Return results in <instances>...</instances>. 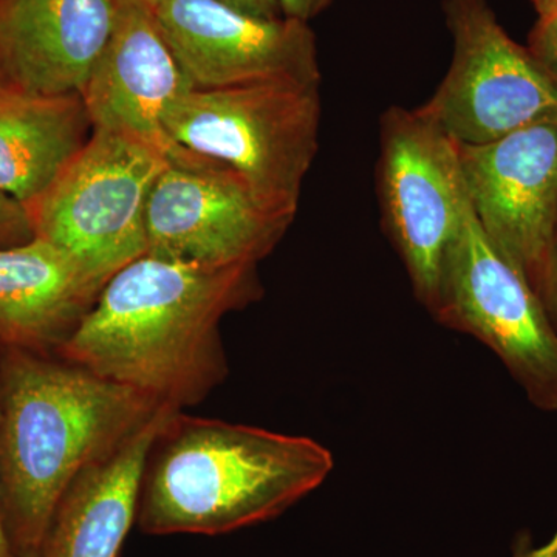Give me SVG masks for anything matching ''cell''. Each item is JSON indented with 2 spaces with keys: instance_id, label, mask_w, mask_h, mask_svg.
Listing matches in <instances>:
<instances>
[{
  "instance_id": "6da1fadb",
  "label": "cell",
  "mask_w": 557,
  "mask_h": 557,
  "mask_svg": "<svg viewBox=\"0 0 557 557\" xmlns=\"http://www.w3.org/2000/svg\"><path fill=\"white\" fill-rule=\"evenodd\" d=\"M260 298L252 263L207 269L145 255L106 282L58 354L182 410L228 375L223 318Z\"/></svg>"
},
{
  "instance_id": "7a4b0ae2",
  "label": "cell",
  "mask_w": 557,
  "mask_h": 557,
  "mask_svg": "<svg viewBox=\"0 0 557 557\" xmlns=\"http://www.w3.org/2000/svg\"><path fill=\"white\" fill-rule=\"evenodd\" d=\"M166 406L64 358L54 361L46 354L5 347L0 358V472L14 555L35 557L73 480Z\"/></svg>"
},
{
  "instance_id": "3957f363",
  "label": "cell",
  "mask_w": 557,
  "mask_h": 557,
  "mask_svg": "<svg viewBox=\"0 0 557 557\" xmlns=\"http://www.w3.org/2000/svg\"><path fill=\"white\" fill-rule=\"evenodd\" d=\"M321 443L175 410L143 474L137 525L149 536H219L277 518L329 478Z\"/></svg>"
},
{
  "instance_id": "277c9868",
  "label": "cell",
  "mask_w": 557,
  "mask_h": 557,
  "mask_svg": "<svg viewBox=\"0 0 557 557\" xmlns=\"http://www.w3.org/2000/svg\"><path fill=\"white\" fill-rule=\"evenodd\" d=\"M322 83L271 81L183 95L164 121L172 145L226 164L267 208L296 219L319 149Z\"/></svg>"
},
{
  "instance_id": "5b68a950",
  "label": "cell",
  "mask_w": 557,
  "mask_h": 557,
  "mask_svg": "<svg viewBox=\"0 0 557 557\" xmlns=\"http://www.w3.org/2000/svg\"><path fill=\"white\" fill-rule=\"evenodd\" d=\"M170 153L94 129L78 156L28 205L35 237L78 260L102 285L148 255L146 208Z\"/></svg>"
},
{
  "instance_id": "8992f818",
  "label": "cell",
  "mask_w": 557,
  "mask_h": 557,
  "mask_svg": "<svg viewBox=\"0 0 557 557\" xmlns=\"http://www.w3.org/2000/svg\"><path fill=\"white\" fill-rule=\"evenodd\" d=\"M432 317L504 362L531 405L557 412V335L530 282L487 239L469 200L440 270Z\"/></svg>"
},
{
  "instance_id": "52a82bcc",
  "label": "cell",
  "mask_w": 557,
  "mask_h": 557,
  "mask_svg": "<svg viewBox=\"0 0 557 557\" xmlns=\"http://www.w3.org/2000/svg\"><path fill=\"white\" fill-rule=\"evenodd\" d=\"M443 13L453 61L421 110L449 138L485 145L536 124H557V84L502 27L490 0H443Z\"/></svg>"
},
{
  "instance_id": "ba28073f",
  "label": "cell",
  "mask_w": 557,
  "mask_h": 557,
  "mask_svg": "<svg viewBox=\"0 0 557 557\" xmlns=\"http://www.w3.org/2000/svg\"><path fill=\"white\" fill-rule=\"evenodd\" d=\"M376 177L384 230L431 313L443 258L468 201L457 143L421 108H388L381 116Z\"/></svg>"
},
{
  "instance_id": "9c48e42d",
  "label": "cell",
  "mask_w": 557,
  "mask_h": 557,
  "mask_svg": "<svg viewBox=\"0 0 557 557\" xmlns=\"http://www.w3.org/2000/svg\"><path fill=\"white\" fill-rule=\"evenodd\" d=\"M293 222L226 164L174 146L149 194L148 255L207 269L259 265Z\"/></svg>"
},
{
  "instance_id": "30bf717a",
  "label": "cell",
  "mask_w": 557,
  "mask_h": 557,
  "mask_svg": "<svg viewBox=\"0 0 557 557\" xmlns=\"http://www.w3.org/2000/svg\"><path fill=\"white\" fill-rule=\"evenodd\" d=\"M152 14L190 89L322 83L317 35L306 22L252 16L220 0H164Z\"/></svg>"
},
{
  "instance_id": "8fae6325",
  "label": "cell",
  "mask_w": 557,
  "mask_h": 557,
  "mask_svg": "<svg viewBox=\"0 0 557 557\" xmlns=\"http://www.w3.org/2000/svg\"><path fill=\"white\" fill-rule=\"evenodd\" d=\"M479 225L536 288L557 225V124H536L485 145H457Z\"/></svg>"
},
{
  "instance_id": "7c38bea8",
  "label": "cell",
  "mask_w": 557,
  "mask_h": 557,
  "mask_svg": "<svg viewBox=\"0 0 557 557\" xmlns=\"http://www.w3.org/2000/svg\"><path fill=\"white\" fill-rule=\"evenodd\" d=\"M112 35L81 91L94 129L126 135L170 153L168 113L190 84L163 38L152 10L115 0Z\"/></svg>"
},
{
  "instance_id": "4fadbf2b",
  "label": "cell",
  "mask_w": 557,
  "mask_h": 557,
  "mask_svg": "<svg viewBox=\"0 0 557 557\" xmlns=\"http://www.w3.org/2000/svg\"><path fill=\"white\" fill-rule=\"evenodd\" d=\"M115 16V0H0V84L33 97L81 95Z\"/></svg>"
},
{
  "instance_id": "5bb4252c",
  "label": "cell",
  "mask_w": 557,
  "mask_h": 557,
  "mask_svg": "<svg viewBox=\"0 0 557 557\" xmlns=\"http://www.w3.org/2000/svg\"><path fill=\"white\" fill-rule=\"evenodd\" d=\"M175 408L166 406L120 448L73 480L35 557H120L137 523L146 461Z\"/></svg>"
},
{
  "instance_id": "9a60e30c",
  "label": "cell",
  "mask_w": 557,
  "mask_h": 557,
  "mask_svg": "<svg viewBox=\"0 0 557 557\" xmlns=\"http://www.w3.org/2000/svg\"><path fill=\"white\" fill-rule=\"evenodd\" d=\"M102 287L72 255L39 237L0 248V343L58 350Z\"/></svg>"
},
{
  "instance_id": "2e32d148",
  "label": "cell",
  "mask_w": 557,
  "mask_h": 557,
  "mask_svg": "<svg viewBox=\"0 0 557 557\" xmlns=\"http://www.w3.org/2000/svg\"><path fill=\"white\" fill-rule=\"evenodd\" d=\"M89 113L79 94L0 101V194L28 207L89 141Z\"/></svg>"
},
{
  "instance_id": "e0dca14e",
  "label": "cell",
  "mask_w": 557,
  "mask_h": 557,
  "mask_svg": "<svg viewBox=\"0 0 557 557\" xmlns=\"http://www.w3.org/2000/svg\"><path fill=\"white\" fill-rule=\"evenodd\" d=\"M528 50L557 84V11L537 17L528 35Z\"/></svg>"
},
{
  "instance_id": "ac0fdd59",
  "label": "cell",
  "mask_w": 557,
  "mask_h": 557,
  "mask_svg": "<svg viewBox=\"0 0 557 557\" xmlns=\"http://www.w3.org/2000/svg\"><path fill=\"white\" fill-rule=\"evenodd\" d=\"M33 237L35 233L27 207L0 194V248L25 244Z\"/></svg>"
},
{
  "instance_id": "d6986e66",
  "label": "cell",
  "mask_w": 557,
  "mask_h": 557,
  "mask_svg": "<svg viewBox=\"0 0 557 557\" xmlns=\"http://www.w3.org/2000/svg\"><path fill=\"white\" fill-rule=\"evenodd\" d=\"M545 313L552 322L557 335V225L553 234L552 244H549L547 259H545L544 269L536 288H534Z\"/></svg>"
},
{
  "instance_id": "ffe728a7",
  "label": "cell",
  "mask_w": 557,
  "mask_h": 557,
  "mask_svg": "<svg viewBox=\"0 0 557 557\" xmlns=\"http://www.w3.org/2000/svg\"><path fill=\"white\" fill-rule=\"evenodd\" d=\"M335 0H278L282 14L288 20L310 24L314 17L324 13Z\"/></svg>"
},
{
  "instance_id": "44dd1931",
  "label": "cell",
  "mask_w": 557,
  "mask_h": 557,
  "mask_svg": "<svg viewBox=\"0 0 557 557\" xmlns=\"http://www.w3.org/2000/svg\"><path fill=\"white\" fill-rule=\"evenodd\" d=\"M512 557H557V527L552 537L542 545H534L530 534H519L512 545Z\"/></svg>"
},
{
  "instance_id": "7402d4cb",
  "label": "cell",
  "mask_w": 557,
  "mask_h": 557,
  "mask_svg": "<svg viewBox=\"0 0 557 557\" xmlns=\"http://www.w3.org/2000/svg\"><path fill=\"white\" fill-rule=\"evenodd\" d=\"M233 9L252 14V16L265 17V20H278L284 17L278 0H220Z\"/></svg>"
},
{
  "instance_id": "603a6c76",
  "label": "cell",
  "mask_w": 557,
  "mask_h": 557,
  "mask_svg": "<svg viewBox=\"0 0 557 557\" xmlns=\"http://www.w3.org/2000/svg\"><path fill=\"white\" fill-rule=\"evenodd\" d=\"M0 557H16L11 547L9 534H7L5 520H3L2 472H0Z\"/></svg>"
},
{
  "instance_id": "cb8c5ba5",
  "label": "cell",
  "mask_w": 557,
  "mask_h": 557,
  "mask_svg": "<svg viewBox=\"0 0 557 557\" xmlns=\"http://www.w3.org/2000/svg\"><path fill=\"white\" fill-rule=\"evenodd\" d=\"M530 2L533 3L537 17L547 16L557 11V0H530Z\"/></svg>"
},
{
  "instance_id": "d4e9b609",
  "label": "cell",
  "mask_w": 557,
  "mask_h": 557,
  "mask_svg": "<svg viewBox=\"0 0 557 557\" xmlns=\"http://www.w3.org/2000/svg\"><path fill=\"white\" fill-rule=\"evenodd\" d=\"M132 2L141 3V5L148 7V9H156L157 5L163 3L164 0H132Z\"/></svg>"
},
{
  "instance_id": "484cf974",
  "label": "cell",
  "mask_w": 557,
  "mask_h": 557,
  "mask_svg": "<svg viewBox=\"0 0 557 557\" xmlns=\"http://www.w3.org/2000/svg\"><path fill=\"white\" fill-rule=\"evenodd\" d=\"M11 94H13V91H10L3 84H0V101L5 100Z\"/></svg>"
}]
</instances>
